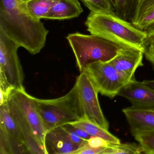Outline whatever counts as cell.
<instances>
[{"label":"cell","instance_id":"obj_1","mask_svg":"<svg viewBox=\"0 0 154 154\" xmlns=\"http://www.w3.org/2000/svg\"><path fill=\"white\" fill-rule=\"evenodd\" d=\"M0 30L31 54L45 47L48 31L23 0H0Z\"/></svg>","mask_w":154,"mask_h":154},{"label":"cell","instance_id":"obj_17","mask_svg":"<svg viewBox=\"0 0 154 154\" xmlns=\"http://www.w3.org/2000/svg\"><path fill=\"white\" fill-rule=\"evenodd\" d=\"M29 154L24 143L0 128V154Z\"/></svg>","mask_w":154,"mask_h":154},{"label":"cell","instance_id":"obj_32","mask_svg":"<svg viewBox=\"0 0 154 154\" xmlns=\"http://www.w3.org/2000/svg\"><path fill=\"white\" fill-rule=\"evenodd\" d=\"M29 1H30V0H23V1L24 2H27Z\"/></svg>","mask_w":154,"mask_h":154},{"label":"cell","instance_id":"obj_13","mask_svg":"<svg viewBox=\"0 0 154 154\" xmlns=\"http://www.w3.org/2000/svg\"><path fill=\"white\" fill-rule=\"evenodd\" d=\"M132 135L154 131V110L130 107L122 110Z\"/></svg>","mask_w":154,"mask_h":154},{"label":"cell","instance_id":"obj_7","mask_svg":"<svg viewBox=\"0 0 154 154\" xmlns=\"http://www.w3.org/2000/svg\"><path fill=\"white\" fill-rule=\"evenodd\" d=\"M83 71L100 93L111 99L118 96L122 88L128 83L110 62L93 63L87 66Z\"/></svg>","mask_w":154,"mask_h":154},{"label":"cell","instance_id":"obj_15","mask_svg":"<svg viewBox=\"0 0 154 154\" xmlns=\"http://www.w3.org/2000/svg\"><path fill=\"white\" fill-rule=\"evenodd\" d=\"M131 22L143 31L151 28L154 25V0H138Z\"/></svg>","mask_w":154,"mask_h":154},{"label":"cell","instance_id":"obj_22","mask_svg":"<svg viewBox=\"0 0 154 154\" xmlns=\"http://www.w3.org/2000/svg\"><path fill=\"white\" fill-rule=\"evenodd\" d=\"M91 12L114 14L115 9L110 0H82Z\"/></svg>","mask_w":154,"mask_h":154},{"label":"cell","instance_id":"obj_31","mask_svg":"<svg viewBox=\"0 0 154 154\" xmlns=\"http://www.w3.org/2000/svg\"><path fill=\"white\" fill-rule=\"evenodd\" d=\"M111 2L112 3V5H113L114 8H115V5H116V0H110Z\"/></svg>","mask_w":154,"mask_h":154},{"label":"cell","instance_id":"obj_14","mask_svg":"<svg viewBox=\"0 0 154 154\" xmlns=\"http://www.w3.org/2000/svg\"><path fill=\"white\" fill-rule=\"evenodd\" d=\"M83 10L78 0H55L45 19L64 20L79 17Z\"/></svg>","mask_w":154,"mask_h":154},{"label":"cell","instance_id":"obj_18","mask_svg":"<svg viewBox=\"0 0 154 154\" xmlns=\"http://www.w3.org/2000/svg\"><path fill=\"white\" fill-rule=\"evenodd\" d=\"M0 128L4 130L25 145L18 127L11 114L8 102L0 105Z\"/></svg>","mask_w":154,"mask_h":154},{"label":"cell","instance_id":"obj_29","mask_svg":"<svg viewBox=\"0 0 154 154\" xmlns=\"http://www.w3.org/2000/svg\"><path fill=\"white\" fill-rule=\"evenodd\" d=\"M146 50L145 54L146 58L154 66V49Z\"/></svg>","mask_w":154,"mask_h":154},{"label":"cell","instance_id":"obj_19","mask_svg":"<svg viewBox=\"0 0 154 154\" xmlns=\"http://www.w3.org/2000/svg\"><path fill=\"white\" fill-rule=\"evenodd\" d=\"M55 0H30L26 2L30 14L38 19H45Z\"/></svg>","mask_w":154,"mask_h":154},{"label":"cell","instance_id":"obj_25","mask_svg":"<svg viewBox=\"0 0 154 154\" xmlns=\"http://www.w3.org/2000/svg\"><path fill=\"white\" fill-rule=\"evenodd\" d=\"M106 147H104L99 148H94L90 146L87 144L83 146H82L78 148L76 151H75L73 154H102L103 151L104 150Z\"/></svg>","mask_w":154,"mask_h":154},{"label":"cell","instance_id":"obj_8","mask_svg":"<svg viewBox=\"0 0 154 154\" xmlns=\"http://www.w3.org/2000/svg\"><path fill=\"white\" fill-rule=\"evenodd\" d=\"M11 97L23 113L36 137L44 147V139L47 130L32 100V96L28 94L25 88H23L13 90Z\"/></svg>","mask_w":154,"mask_h":154},{"label":"cell","instance_id":"obj_9","mask_svg":"<svg viewBox=\"0 0 154 154\" xmlns=\"http://www.w3.org/2000/svg\"><path fill=\"white\" fill-rule=\"evenodd\" d=\"M118 96L127 99L133 108L154 110V88L144 81L135 79L130 81L122 88Z\"/></svg>","mask_w":154,"mask_h":154},{"label":"cell","instance_id":"obj_21","mask_svg":"<svg viewBox=\"0 0 154 154\" xmlns=\"http://www.w3.org/2000/svg\"><path fill=\"white\" fill-rule=\"evenodd\" d=\"M138 0H116L115 13L119 17L130 22Z\"/></svg>","mask_w":154,"mask_h":154},{"label":"cell","instance_id":"obj_4","mask_svg":"<svg viewBox=\"0 0 154 154\" xmlns=\"http://www.w3.org/2000/svg\"><path fill=\"white\" fill-rule=\"evenodd\" d=\"M47 131L56 127L84 119L76 83L65 95L54 99H40L32 96Z\"/></svg>","mask_w":154,"mask_h":154},{"label":"cell","instance_id":"obj_6","mask_svg":"<svg viewBox=\"0 0 154 154\" xmlns=\"http://www.w3.org/2000/svg\"><path fill=\"white\" fill-rule=\"evenodd\" d=\"M75 83L84 119L109 130V122L103 112L98 99L99 92L92 81L87 73L83 71Z\"/></svg>","mask_w":154,"mask_h":154},{"label":"cell","instance_id":"obj_5","mask_svg":"<svg viewBox=\"0 0 154 154\" xmlns=\"http://www.w3.org/2000/svg\"><path fill=\"white\" fill-rule=\"evenodd\" d=\"M19 46L0 30V79L14 90L24 88V74L17 50Z\"/></svg>","mask_w":154,"mask_h":154},{"label":"cell","instance_id":"obj_27","mask_svg":"<svg viewBox=\"0 0 154 154\" xmlns=\"http://www.w3.org/2000/svg\"><path fill=\"white\" fill-rule=\"evenodd\" d=\"M146 32L148 35L147 50H154V25Z\"/></svg>","mask_w":154,"mask_h":154},{"label":"cell","instance_id":"obj_2","mask_svg":"<svg viewBox=\"0 0 154 154\" xmlns=\"http://www.w3.org/2000/svg\"><path fill=\"white\" fill-rule=\"evenodd\" d=\"M92 35L108 38L127 48H135L145 54L147 48V33L137 28L131 22L114 14L90 12L85 22Z\"/></svg>","mask_w":154,"mask_h":154},{"label":"cell","instance_id":"obj_28","mask_svg":"<svg viewBox=\"0 0 154 154\" xmlns=\"http://www.w3.org/2000/svg\"><path fill=\"white\" fill-rule=\"evenodd\" d=\"M73 128L75 131V133L82 138L88 140L91 137V136H90L89 134H88L86 131H85L79 128H75L74 126H73Z\"/></svg>","mask_w":154,"mask_h":154},{"label":"cell","instance_id":"obj_30","mask_svg":"<svg viewBox=\"0 0 154 154\" xmlns=\"http://www.w3.org/2000/svg\"><path fill=\"white\" fill-rule=\"evenodd\" d=\"M144 82L149 86L154 88V80H146V81H144Z\"/></svg>","mask_w":154,"mask_h":154},{"label":"cell","instance_id":"obj_11","mask_svg":"<svg viewBox=\"0 0 154 154\" xmlns=\"http://www.w3.org/2000/svg\"><path fill=\"white\" fill-rule=\"evenodd\" d=\"M8 103L11 114L16 121L24 138L29 154H46L45 148L36 137L28 122L11 96Z\"/></svg>","mask_w":154,"mask_h":154},{"label":"cell","instance_id":"obj_10","mask_svg":"<svg viewBox=\"0 0 154 154\" xmlns=\"http://www.w3.org/2000/svg\"><path fill=\"white\" fill-rule=\"evenodd\" d=\"M144 54L138 49L124 48L110 62L128 82L135 79L136 70L143 65Z\"/></svg>","mask_w":154,"mask_h":154},{"label":"cell","instance_id":"obj_24","mask_svg":"<svg viewBox=\"0 0 154 154\" xmlns=\"http://www.w3.org/2000/svg\"><path fill=\"white\" fill-rule=\"evenodd\" d=\"M62 126L67 132L72 142L76 146H78L79 148L87 144L88 140L84 139L79 137L75 133L74 129L73 127L71 124L67 123V124L62 125Z\"/></svg>","mask_w":154,"mask_h":154},{"label":"cell","instance_id":"obj_20","mask_svg":"<svg viewBox=\"0 0 154 154\" xmlns=\"http://www.w3.org/2000/svg\"><path fill=\"white\" fill-rule=\"evenodd\" d=\"M143 153L139 144L136 143H109L102 154H139Z\"/></svg>","mask_w":154,"mask_h":154},{"label":"cell","instance_id":"obj_3","mask_svg":"<svg viewBox=\"0 0 154 154\" xmlns=\"http://www.w3.org/2000/svg\"><path fill=\"white\" fill-rule=\"evenodd\" d=\"M80 72L87 66L97 62L111 61L125 47L97 35L72 33L66 37Z\"/></svg>","mask_w":154,"mask_h":154},{"label":"cell","instance_id":"obj_16","mask_svg":"<svg viewBox=\"0 0 154 154\" xmlns=\"http://www.w3.org/2000/svg\"><path fill=\"white\" fill-rule=\"evenodd\" d=\"M72 126L83 130L91 137H98L107 140L110 143H119V139L111 133L109 130L91 122L86 119L69 123Z\"/></svg>","mask_w":154,"mask_h":154},{"label":"cell","instance_id":"obj_23","mask_svg":"<svg viewBox=\"0 0 154 154\" xmlns=\"http://www.w3.org/2000/svg\"><path fill=\"white\" fill-rule=\"evenodd\" d=\"M133 136L142 148L143 153L154 154V131L138 133Z\"/></svg>","mask_w":154,"mask_h":154},{"label":"cell","instance_id":"obj_26","mask_svg":"<svg viewBox=\"0 0 154 154\" xmlns=\"http://www.w3.org/2000/svg\"><path fill=\"white\" fill-rule=\"evenodd\" d=\"M88 144L94 148L104 147H107L109 144V142L107 140L98 137H92L91 138L87 140Z\"/></svg>","mask_w":154,"mask_h":154},{"label":"cell","instance_id":"obj_12","mask_svg":"<svg viewBox=\"0 0 154 154\" xmlns=\"http://www.w3.org/2000/svg\"><path fill=\"white\" fill-rule=\"evenodd\" d=\"M46 154H73L79 147L72 142L62 126L47 131L44 139Z\"/></svg>","mask_w":154,"mask_h":154}]
</instances>
